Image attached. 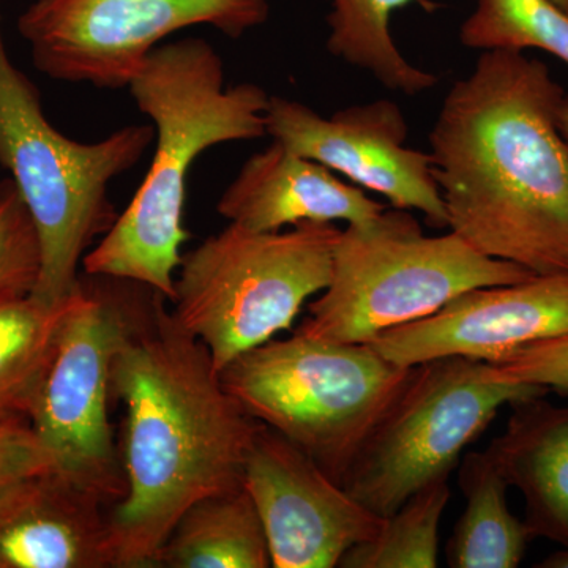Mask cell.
Returning <instances> with one entry per match:
<instances>
[{"label": "cell", "instance_id": "6da1fadb", "mask_svg": "<svg viewBox=\"0 0 568 568\" xmlns=\"http://www.w3.org/2000/svg\"><path fill=\"white\" fill-rule=\"evenodd\" d=\"M126 321L111 394L126 410V493L110 511L115 568L155 567L179 518L197 500L244 487L264 424L224 387L207 347L145 284L122 280Z\"/></svg>", "mask_w": 568, "mask_h": 568}, {"label": "cell", "instance_id": "7a4b0ae2", "mask_svg": "<svg viewBox=\"0 0 568 568\" xmlns=\"http://www.w3.org/2000/svg\"><path fill=\"white\" fill-rule=\"evenodd\" d=\"M564 95L538 59L484 51L447 92L429 133L448 230L532 275H568Z\"/></svg>", "mask_w": 568, "mask_h": 568}, {"label": "cell", "instance_id": "3957f363", "mask_svg": "<svg viewBox=\"0 0 568 568\" xmlns=\"http://www.w3.org/2000/svg\"><path fill=\"white\" fill-rule=\"evenodd\" d=\"M155 129V152L132 203L85 253V275L130 280L173 301L186 181L201 153L267 134L271 95L254 82L224 85V65L204 39L160 44L129 84Z\"/></svg>", "mask_w": 568, "mask_h": 568}, {"label": "cell", "instance_id": "277c9868", "mask_svg": "<svg viewBox=\"0 0 568 568\" xmlns=\"http://www.w3.org/2000/svg\"><path fill=\"white\" fill-rule=\"evenodd\" d=\"M152 142V125L122 126L97 142L70 140L52 126L39 91L7 51L0 0V164L39 234L41 271L32 295L54 304L73 293L85 253L118 220L110 183L136 166Z\"/></svg>", "mask_w": 568, "mask_h": 568}, {"label": "cell", "instance_id": "5b68a950", "mask_svg": "<svg viewBox=\"0 0 568 568\" xmlns=\"http://www.w3.org/2000/svg\"><path fill=\"white\" fill-rule=\"evenodd\" d=\"M530 276L519 265L478 253L452 231L426 235L410 211L386 207L339 231L331 283L308 305L297 332L372 343L384 332L435 315L467 291Z\"/></svg>", "mask_w": 568, "mask_h": 568}, {"label": "cell", "instance_id": "8992f818", "mask_svg": "<svg viewBox=\"0 0 568 568\" xmlns=\"http://www.w3.org/2000/svg\"><path fill=\"white\" fill-rule=\"evenodd\" d=\"M413 368L394 364L368 343L295 332L242 354L220 375L250 416L342 485Z\"/></svg>", "mask_w": 568, "mask_h": 568}, {"label": "cell", "instance_id": "52a82bcc", "mask_svg": "<svg viewBox=\"0 0 568 568\" xmlns=\"http://www.w3.org/2000/svg\"><path fill=\"white\" fill-rule=\"evenodd\" d=\"M339 231L335 223L306 222L256 233L230 223L183 254L171 312L222 373L290 331L305 302L328 286Z\"/></svg>", "mask_w": 568, "mask_h": 568}, {"label": "cell", "instance_id": "ba28073f", "mask_svg": "<svg viewBox=\"0 0 568 568\" xmlns=\"http://www.w3.org/2000/svg\"><path fill=\"white\" fill-rule=\"evenodd\" d=\"M487 372L485 362L457 355L414 366L342 487L372 514L390 517L422 488L448 478L504 406L549 394L489 379Z\"/></svg>", "mask_w": 568, "mask_h": 568}, {"label": "cell", "instance_id": "9c48e42d", "mask_svg": "<svg viewBox=\"0 0 568 568\" xmlns=\"http://www.w3.org/2000/svg\"><path fill=\"white\" fill-rule=\"evenodd\" d=\"M80 280L31 424L52 465L114 506L126 493L121 448L110 422L111 364L125 328L122 280Z\"/></svg>", "mask_w": 568, "mask_h": 568}, {"label": "cell", "instance_id": "30bf717a", "mask_svg": "<svg viewBox=\"0 0 568 568\" xmlns=\"http://www.w3.org/2000/svg\"><path fill=\"white\" fill-rule=\"evenodd\" d=\"M268 17V0H33L18 32L52 80L122 89L175 32L211 26L237 40Z\"/></svg>", "mask_w": 568, "mask_h": 568}, {"label": "cell", "instance_id": "8fae6325", "mask_svg": "<svg viewBox=\"0 0 568 568\" xmlns=\"http://www.w3.org/2000/svg\"><path fill=\"white\" fill-rule=\"evenodd\" d=\"M265 119L268 136L290 151L381 194L392 207L420 212L435 230L448 227L432 155L407 145L409 125L392 100L351 104L324 118L305 103L271 95Z\"/></svg>", "mask_w": 568, "mask_h": 568}, {"label": "cell", "instance_id": "7c38bea8", "mask_svg": "<svg viewBox=\"0 0 568 568\" xmlns=\"http://www.w3.org/2000/svg\"><path fill=\"white\" fill-rule=\"evenodd\" d=\"M263 521L272 567L334 568L384 518L372 514L286 437L263 426L244 469Z\"/></svg>", "mask_w": 568, "mask_h": 568}, {"label": "cell", "instance_id": "4fadbf2b", "mask_svg": "<svg viewBox=\"0 0 568 568\" xmlns=\"http://www.w3.org/2000/svg\"><path fill=\"white\" fill-rule=\"evenodd\" d=\"M568 334V275L476 287L435 315L373 339L377 353L406 368L440 357L497 364L521 347Z\"/></svg>", "mask_w": 568, "mask_h": 568}, {"label": "cell", "instance_id": "5bb4252c", "mask_svg": "<svg viewBox=\"0 0 568 568\" xmlns=\"http://www.w3.org/2000/svg\"><path fill=\"white\" fill-rule=\"evenodd\" d=\"M55 469L0 495V568H115L110 511Z\"/></svg>", "mask_w": 568, "mask_h": 568}, {"label": "cell", "instance_id": "9a60e30c", "mask_svg": "<svg viewBox=\"0 0 568 568\" xmlns=\"http://www.w3.org/2000/svg\"><path fill=\"white\" fill-rule=\"evenodd\" d=\"M384 209L361 186L276 141L246 160L216 204L227 222L256 233L306 222L365 223Z\"/></svg>", "mask_w": 568, "mask_h": 568}, {"label": "cell", "instance_id": "2e32d148", "mask_svg": "<svg viewBox=\"0 0 568 568\" xmlns=\"http://www.w3.org/2000/svg\"><path fill=\"white\" fill-rule=\"evenodd\" d=\"M510 407L506 429L487 452L508 487L525 497L530 537L568 548V406L534 396Z\"/></svg>", "mask_w": 568, "mask_h": 568}, {"label": "cell", "instance_id": "e0dca14e", "mask_svg": "<svg viewBox=\"0 0 568 568\" xmlns=\"http://www.w3.org/2000/svg\"><path fill=\"white\" fill-rule=\"evenodd\" d=\"M155 567H272L264 525L245 487L193 504L175 523Z\"/></svg>", "mask_w": 568, "mask_h": 568}, {"label": "cell", "instance_id": "ac0fdd59", "mask_svg": "<svg viewBox=\"0 0 568 568\" xmlns=\"http://www.w3.org/2000/svg\"><path fill=\"white\" fill-rule=\"evenodd\" d=\"M465 510L448 538L452 568H515L525 559L530 537L525 519L508 507L506 478L487 450L469 452L459 469Z\"/></svg>", "mask_w": 568, "mask_h": 568}, {"label": "cell", "instance_id": "d6986e66", "mask_svg": "<svg viewBox=\"0 0 568 568\" xmlns=\"http://www.w3.org/2000/svg\"><path fill=\"white\" fill-rule=\"evenodd\" d=\"M327 51L331 55L365 71L387 91L420 95L437 84L432 71L407 61L392 36V14L409 6L435 11L433 0H328Z\"/></svg>", "mask_w": 568, "mask_h": 568}, {"label": "cell", "instance_id": "ffe728a7", "mask_svg": "<svg viewBox=\"0 0 568 568\" xmlns=\"http://www.w3.org/2000/svg\"><path fill=\"white\" fill-rule=\"evenodd\" d=\"M71 294L54 304L31 294L0 305V422H31Z\"/></svg>", "mask_w": 568, "mask_h": 568}, {"label": "cell", "instance_id": "44dd1931", "mask_svg": "<svg viewBox=\"0 0 568 568\" xmlns=\"http://www.w3.org/2000/svg\"><path fill=\"white\" fill-rule=\"evenodd\" d=\"M450 500L448 478L433 481L384 518L375 537L355 545L342 568H435L439 564V528Z\"/></svg>", "mask_w": 568, "mask_h": 568}, {"label": "cell", "instance_id": "7402d4cb", "mask_svg": "<svg viewBox=\"0 0 568 568\" xmlns=\"http://www.w3.org/2000/svg\"><path fill=\"white\" fill-rule=\"evenodd\" d=\"M459 41L481 52L540 50L568 67V14L551 0H477Z\"/></svg>", "mask_w": 568, "mask_h": 568}, {"label": "cell", "instance_id": "603a6c76", "mask_svg": "<svg viewBox=\"0 0 568 568\" xmlns=\"http://www.w3.org/2000/svg\"><path fill=\"white\" fill-rule=\"evenodd\" d=\"M40 271L39 234L10 179L0 186V305L31 295Z\"/></svg>", "mask_w": 568, "mask_h": 568}, {"label": "cell", "instance_id": "cb8c5ba5", "mask_svg": "<svg viewBox=\"0 0 568 568\" xmlns=\"http://www.w3.org/2000/svg\"><path fill=\"white\" fill-rule=\"evenodd\" d=\"M488 377L503 383L532 384L568 395V334L532 343L488 364Z\"/></svg>", "mask_w": 568, "mask_h": 568}, {"label": "cell", "instance_id": "d4e9b609", "mask_svg": "<svg viewBox=\"0 0 568 568\" xmlns=\"http://www.w3.org/2000/svg\"><path fill=\"white\" fill-rule=\"evenodd\" d=\"M54 469L50 452L28 422H0V495L24 478Z\"/></svg>", "mask_w": 568, "mask_h": 568}, {"label": "cell", "instance_id": "484cf974", "mask_svg": "<svg viewBox=\"0 0 568 568\" xmlns=\"http://www.w3.org/2000/svg\"><path fill=\"white\" fill-rule=\"evenodd\" d=\"M538 568H568V548L559 549L552 552L548 558L541 559L536 564Z\"/></svg>", "mask_w": 568, "mask_h": 568}, {"label": "cell", "instance_id": "4316f807", "mask_svg": "<svg viewBox=\"0 0 568 568\" xmlns=\"http://www.w3.org/2000/svg\"><path fill=\"white\" fill-rule=\"evenodd\" d=\"M559 129L560 133H562L564 140H566L568 145V93L564 95L562 103H560Z\"/></svg>", "mask_w": 568, "mask_h": 568}, {"label": "cell", "instance_id": "83f0119b", "mask_svg": "<svg viewBox=\"0 0 568 568\" xmlns=\"http://www.w3.org/2000/svg\"><path fill=\"white\" fill-rule=\"evenodd\" d=\"M551 2H555L560 10L566 11V13L568 14V0H551Z\"/></svg>", "mask_w": 568, "mask_h": 568}, {"label": "cell", "instance_id": "f1b7e54d", "mask_svg": "<svg viewBox=\"0 0 568 568\" xmlns=\"http://www.w3.org/2000/svg\"><path fill=\"white\" fill-rule=\"evenodd\" d=\"M0 186H2V183H0Z\"/></svg>", "mask_w": 568, "mask_h": 568}]
</instances>
